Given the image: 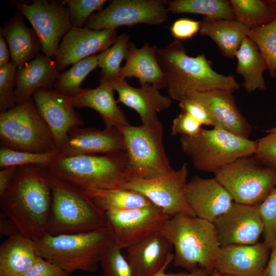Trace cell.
I'll return each instance as SVG.
<instances>
[{"mask_svg": "<svg viewBox=\"0 0 276 276\" xmlns=\"http://www.w3.org/2000/svg\"><path fill=\"white\" fill-rule=\"evenodd\" d=\"M51 204V191L36 166L17 167L7 190L0 197L2 212L20 234L35 242L48 234Z\"/></svg>", "mask_w": 276, "mask_h": 276, "instance_id": "cell-1", "label": "cell"}, {"mask_svg": "<svg viewBox=\"0 0 276 276\" xmlns=\"http://www.w3.org/2000/svg\"><path fill=\"white\" fill-rule=\"evenodd\" d=\"M157 59L165 75L168 96L180 102L193 92L215 89L234 91L240 87L234 76L215 71L204 54L189 56L181 41L159 48Z\"/></svg>", "mask_w": 276, "mask_h": 276, "instance_id": "cell-2", "label": "cell"}, {"mask_svg": "<svg viewBox=\"0 0 276 276\" xmlns=\"http://www.w3.org/2000/svg\"><path fill=\"white\" fill-rule=\"evenodd\" d=\"M160 232L174 248L175 267L188 272L202 268L212 274L220 247L213 222L178 214L170 217Z\"/></svg>", "mask_w": 276, "mask_h": 276, "instance_id": "cell-3", "label": "cell"}, {"mask_svg": "<svg viewBox=\"0 0 276 276\" xmlns=\"http://www.w3.org/2000/svg\"><path fill=\"white\" fill-rule=\"evenodd\" d=\"M38 167L52 193L48 234H78L106 227L105 212L81 189Z\"/></svg>", "mask_w": 276, "mask_h": 276, "instance_id": "cell-4", "label": "cell"}, {"mask_svg": "<svg viewBox=\"0 0 276 276\" xmlns=\"http://www.w3.org/2000/svg\"><path fill=\"white\" fill-rule=\"evenodd\" d=\"M43 168L81 190L120 188L130 179L126 151L73 156L58 155Z\"/></svg>", "mask_w": 276, "mask_h": 276, "instance_id": "cell-5", "label": "cell"}, {"mask_svg": "<svg viewBox=\"0 0 276 276\" xmlns=\"http://www.w3.org/2000/svg\"><path fill=\"white\" fill-rule=\"evenodd\" d=\"M112 242L107 227L90 232L52 236L36 242L40 257L71 273L95 272L101 257Z\"/></svg>", "mask_w": 276, "mask_h": 276, "instance_id": "cell-6", "label": "cell"}, {"mask_svg": "<svg viewBox=\"0 0 276 276\" xmlns=\"http://www.w3.org/2000/svg\"><path fill=\"white\" fill-rule=\"evenodd\" d=\"M182 152L196 169L214 174L236 160L254 154L257 142L224 129L202 128L195 136H180Z\"/></svg>", "mask_w": 276, "mask_h": 276, "instance_id": "cell-7", "label": "cell"}, {"mask_svg": "<svg viewBox=\"0 0 276 276\" xmlns=\"http://www.w3.org/2000/svg\"><path fill=\"white\" fill-rule=\"evenodd\" d=\"M119 129L124 139L130 179H151L173 169L164 147V127L159 121Z\"/></svg>", "mask_w": 276, "mask_h": 276, "instance_id": "cell-8", "label": "cell"}, {"mask_svg": "<svg viewBox=\"0 0 276 276\" xmlns=\"http://www.w3.org/2000/svg\"><path fill=\"white\" fill-rule=\"evenodd\" d=\"M0 146L39 153L57 149L32 98L0 113Z\"/></svg>", "mask_w": 276, "mask_h": 276, "instance_id": "cell-9", "label": "cell"}, {"mask_svg": "<svg viewBox=\"0 0 276 276\" xmlns=\"http://www.w3.org/2000/svg\"><path fill=\"white\" fill-rule=\"evenodd\" d=\"M240 158L215 174L234 202L261 203L276 185V169L265 166L255 157Z\"/></svg>", "mask_w": 276, "mask_h": 276, "instance_id": "cell-10", "label": "cell"}, {"mask_svg": "<svg viewBox=\"0 0 276 276\" xmlns=\"http://www.w3.org/2000/svg\"><path fill=\"white\" fill-rule=\"evenodd\" d=\"M188 172V164L184 163L179 169L159 177L130 178L121 188L140 193L170 217L178 214L195 216L185 197Z\"/></svg>", "mask_w": 276, "mask_h": 276, "instance_id": "cell-11", "label": "cell"}, {"mask_svg": "<svg viewBox=\"0 0 276 276\" xmlns=\"http://www.w3.org/2000/svg\"><path fill=\"white\" fill-rule=\"evenodd\" d=\"M65 5L62 1L46 0L16 4L18 11L31 24L42 53L53 59L62 38L72 28L70 11Z\"/></svg>", "mask_w": 276, "mask_h": 276, "instance_id": "cell-12", "label": "cell"}, {"mask_svg": "<svg viewBox=\"0 0 276 276\" xmlns=\"http://www.w3.org/2000/svg\"><path fill=\"white\" fill-rule=\"evenodd\" d=\"M169 13L166 1L114 0L92 14L84 27L102 30L139 24L159 25L168 19Z\"/></svg>", "mask_w": 276, "mask_h": 276, "instance_id": "cell-13", "label": "cell"}, {"mask_svg": "<svg viewBox=\"0 0 276 276\" xmlns=\"http://www.w3.org/2000/svg\"><path fill=\"white\" fill-rule=\"evenodd\" d=\"M105 214L112 242L122 250L159 231L170 217L153 204L136 209L109 211Z\"/></svg>", "mask_w": 276, "mask_h": 276, "instance_id": "cell-14", "label": "cell"}, {"mask_svg": "<svg viewBox=\"0 0 276 276\" xmlns=\"http://www.w3.org/2000/svg\"><path fill=\"white\" fill-rule=\"evenodd\" d=\"M259 205L234 201L230 209L213 222L220 247L257 243L264 229Z\"/></svg>", "mask_w": 276, "mask_h": 276, "instance_id": "cell-15", "label": "cell"}, {"mask_svg": "<svg viewBox=\"0 0 276 276\" xmlns=\"http://www.w3.org/2000/svg\"><path fill=\"white\" fill-rule=\"evenodd\" d=\"M32 98L49 127L57 149L72 129L84 125L74 109L71 96L54 88H41L34 93Z\"/></svg>", "mask_w": 276, "mask_h": 276, "instance_id": "cell-16", "label": "cell"}, {"mask_svg": "<svg viewBox=\"0 0 276 276\" xmlns=\"http://www.w3.org/2000/svg\"><path fill=\"white\" fill-rule=\"evenodd\" d=\"M116 29L96 30L72 27L63 36L54 59L60 72L67 66L103 52L117 38Z\"/></svg>", "mask_w": 276, "mask_h": 276, "instance_id": "cell-17", "label": "cell"}, {"mask_svg": "<svg viewBox=\"0 0 276 276\" xmlns=\"http://www.w3.org/2000/svg\"><path fill=\"white\" fill-rule=\"evenodd\" d=\"M58 150L59 156H73L120 152L126 151V146L122 132L118 128L78 127L68 132Z\"/></svg>", "mask_w": 276, "mask_h": 276, "instance_id": "cell-18", "label": "cell"}, {"mask_svg": "<svg viewBox=\"0 0 276 276\" xmlns=\"http://www.w3.org/2000/svg\"><path fill=\"white\" fill-rule=\"evenodd\" d=\"M185 197L195 216L211 222L227 212L234 202L229 193L215 177L194 176L187 183Z\"/></svg>", "mask_w": 276, "mask_h": 276, "instance_id": "cell-19", "label": "cell"}, {"mask_svg": "<svg viewBox=\"0 0 276 276\" xmlns=\"http://www.w3.org/2000/svg\"><path fill=\"white\" fill-rule=\"evenodd\" d=\"M100 82L106 83L117 92V102L135 110L142 124L159 121L157 113L169 108L172 103L170 97L162 95L159 89L149 83L135 87L130 85L126 79L117 78Z\"/></svg>", "mask_w": 276, "mask_h": 276, "instance_id": "cell-20", "label": "cell"}, {"mask_svg": "<svg viewBox=\"0 0 276 276\" xmlns=\"http://www.w3.org/2000/svg\"><path fill=\"white\" fill-rule=\"evenodd\" d=\"M233 92L226 89L193 92L186 98L195 99L206 108L212 119L213 127L248 139L251 126L238 108Z\"/></svg>", "mask_w": 276, "mask_h": 276, "instance_id": "cell-21", "label": "cell"}, {"mask_svg": "<svg viewBox=\"0 0 276 276\" xmlns=\"http://www.w3.org/2000/svg\"><path fill=\"white\" fill-rule=\"evenodd\" d=\"M270 248L263 242L220 247L215 270L221 275L262 276Z\"/></svg>", "mask_w": 276, "mask_h": 276, "instance_id": "cell-22", "label": "cell"}, {"mask_svg": "<svg viewBox=\"0 0 276 276\" xmlns=\"http://www.w3.org/2000/svg\"><path fill=\"white\" fill-rule=\"evenodd\" d=\"M172 248L170 241L159 231L127 248L125 257L134 276H150L168 261L173 260Z\"/></svg>", "mask_w": 276, "mask_h": 276, "instance_id": "cell-23", "label": "cell"}, {"mask_svg": "<svg viewBox=\"0 0 276 276\" xmlns=\"http://www.w3.org/2000/svg\"><path fill=\"white\" fill-rule=\"evenodd\" d=\"M61 72L54 60L43 53L18 67L15 74L14 98L16 105L32 98L41 88H53Z\"/></svg>", "mask_w": 276, "mask_h": 276, "instance_id": "cell-24", "label": "cell"}, {"mask_svg": "<svg viewBox=\"0 0 276 276\" xmlns=\"http://www.w3.org/2000/svg\"><path fill=\"white\" fill-rule=\"evenodd\" d=\"M159 48L145 43L140 48L129 42L125 64L121 67L119 78L134 77L140 84L149 83L160 89L166 87L165 75L157 59Z\"/></svg>", "mask_w": 276, "mask_h": 276, "instance_id": "cell-25", "label": "cell"}, {"mask_svg": "<svg viewBox=\"0 0 276 276\" xmlns=\"http://www.w3.org/2000/svg\"><path fill=\"white\" fill-rule=\"evenodd\" d=\"M114 90L106 83L100 82L95 88H82L71 96L74 107H88L98 112L105 128H120L130 125L124 112L117 104Z\"/></svg>", "mask_w": 276, "mask_h": 276, "instance_id": "cell-26", "label": "cell"}, {"mask_svg": "<svg viewBox=\"0 0 276 276\" xmlns=\"http://www.w3.org/2000/svg\"><path fill=\"white\" fill-rule=\"evenodd\" d=\"M0 32L9 46L11 61L17 67L33 60L41 51L35 32L26 26L19 11L1 27Z\"/></svg>", "mask_w": 276, "mask_h": 276, "instance_id": "cell-27", "label": "cell"}, {"mask_svg": "<svg viewBox=\"0 0 276 276\" xmlns=\"http://www.w3.org/2000/svg\"><path fill=\"white\" fill-rule=\"evenodd\" d=\"M39 257L36 242L21 234L0 245V276H23Z\"/></svg>", "mask_w": 276, "mask_h": 276, "instance_id": "cell-28", "label": "cell"}, {"mask_svg": "<svg viewBox=\"0 0 276 276\" xmlns=\"http://www.w3.org/2000/svg\"><path fill=\"white\" fill-rule=\"evenodd\" d=\"M249 30L236 20L204 17L200 21L199 33L214 41L223 56L233 59Z\"/></svg>", "mask_w": 276, "mask_h": 276, "instance_id": "cell-29", "label": "cell"}, {"mask_svg": "<svg viewBox=\"0 0 276 276\" xmlns=\"http://www.w3.org/2000/svg\"><path fill=\"white\" fill-rule=\"evenodd\" d=\"M235 57L236 72L243 79L242 86L248 93L266 89L263 74L267 70L266 63L255 43L246 37L242 42Z\"/></svg>", "mask_w": 276, "mask_h": 276, "instance_id": "cell-30", "label": "cell"}, {"mask_svg": "<svg viewBox=\"0 0 276 276\" xmlns=\"http://www.w3.org/2000/svg\"><path fill=\"white\" fill-rule=\"evenodd\" d=\"M82 190L104 212L140 209L152 204L142 194L126 189Z\"/></svg>", "mask_w": 276, "mask_h": 276, "instance_id": "cell-31", "label": "cell"}, {"mask_svg": "<svg viewBox=\"0 0 276 276\" xmlns=\"http://www.w3.org/2000/svg\"><path fill=\"white\" fill-rule=\"evenodd\" d=\"M235 20L248 29L266 25L276 18V0H230Z\"/></svg>", "mask_w": 276, "mask_h": 276, "instance_id": "cell-32", "label": "cell"}, {"mask_svg": "<svg viewBox=\"0 0 276 276\" xmlns=\"http://www.w3.org/2000/svg\"><path fill=\"white\" fill-rule=\"evenodd\" d=\"M166 4L172 14L192 13L213 19L235 20L229 1L171 0L166 1Z\"/></svg>", "mask_w": 276, "mask_h": 276, "instance_id": "cell-33", "label": "cell"}, {"mask_svg": "<svg viewBox=\"0 0 276 276\" xmlns=\"http://www.w3.org/2000/svg\"><path fill=\"white\" fill-rule=\"evenodd\" d=\"M99 54L82 59L68 70L61 72L53 88L73 96L82 88L81 85L85 77L98 66Z\"/></svg>", "mask_w": 276, "mask_h": 276, "instance_id": "cell-34", "label": "cell"}, {"mask_svg": "<svg viewBox=\"0 0 276 276\" xmlns=\"http://www.w3.org/2000/svg\"><path fill=\"white\" fill-rule=\"evenodd\" d=\"M129 42V36L122 34L111 47L99 54L98 67L101 69L100 80L119 78L121 64L128 55Z\"/></svg>", "mask_w": 276, "mask_h": 276, "instance_id": "cell-35", "label": "cell"}, {"mask_svg": "<svg viewBox=\"0 0 276 276\" xmlns=\"http://www.w3.org/2000/svg\"><path fill=\"white\" fill-rule=\"evenodd\" d=\"M247 37L258 47L272 77H276V18L263 26L249 30Z\"/></svg>", "mask_w": 276, "mask_h": 276, "instance_id": "cell-36", "label": "cell"}, {"mask_svg": "<svg viewBox=\"0 0 276 276\" xmlns=\"http://www.w3.org/2000/svg\"><path fill=\"white\" fill-rule=\"evenodd\" d=\"M58 155V149L39 153L0 147V169L8 167L26 166L46 167Z\"/></svg>", "mask_w": 276, "mask_h": 276, "instance_id": "cell-37", "label": "cell"}, {"mask_svg": "<svg viewBox=\"0 0 276 276\" xmlns=\"http://www.w3.org/2000/svg\"><path fill=\"white\" fill-rule=\"evenodd\" d=\"M100 264L104 276H134L125 256L112 242L103 254Z\"/></svg>", "mask_w": 276, "mask_h": 276, "instance_id": "cell-38", "label": "cell"}, {"mask_svg": "<svg viewBox=\"0 0 276 276\" xmlns=\"http://www.w3.org/2000/svg\"><path fill=\"white\" fill-rule=\"evenodd\" d=\"M17 66L10 61L0 67V113L14 108L15 74Z\"/></svg>", "mask_w": 276, "mask_h": 276, "instance_id": "cell-39", "label": "cell"}, {"mask_svg": "<svg viewBox=\"0 0 276 276\" xmlns=\"http://www.w3.org/2000/svg\"><path fill=\"white\" fill-rule=\"evenodd\" d=\"M67 5L70 13L72 27L82 28L95 11L102 10L106 0H66L62 1Z\"/></svg>", "mask_w": 276, "mask_h": 276, "instance_id": "cell-40", "label": "cell"}, {"mask_svg": "<svg viewBox=\"0 0 276 276\" xmlns=\"http://www.w3.org/2000/svg\"><path fill=\"white\" fill-rule=\"evenodd\" d=\"M264 242L270 248L276 238V187L259 205Z\"/></svg>", "mask_w": 276, "mask_h": 276, "instance_id": "cell-41", "label": "cell"}, {"mask_svg": "<svg viewBox=\"0 0 276 276\" xmlns=\"http://www.w3.org/2000/svg\"><path fill=\"white\" fill-rule=\"evenodd\" d=\"M256 142L255 157L263 165L276 169V132L268 133Z\"/></svg>", "mask_w": 276, "mask_h": 276, "instance_id": "cell-42", "label": "cell"}, {"mask_svg": "<svg viewBox=\"0 0 276 276\" xmlns=\"http://www.w3.org/2000/svg\"><path fill=\"white\" fill-rule=\"evenodd\" d=\"M202 125L189 114L181 111L172 122V135L194 136L202 129Z\"/></svg>", "mask_w": 276, "mask_h": 276, "instance_id": "cell-43", "label": "cell"}, {"mask_svg": "<svg viewBox=\"0 0 276 276\" xmlns=\"http://www.w3.org/2000/svg\"><path fill=\"white\" fill-rule=\"evenodd\" d=\"M179 102L181 111L190 115L202 125L211 126L213 127V122L209 111L200 102L189 97Z\"/></svg>", "mask_w": 276, "mask_h": 276, "instance_id": "cell-44", "label": "cell"}, {"mask_svg": "<svg viewBox=\"0 0 276 276\" xmlns=\"http://www.w3.org/2000/svg\"><path fill=\"white\" fill-rule=\"evenodd\" d=\"M200 29V21L188 18H181L173 22L170 28L175 39L181 41L191 38Z\"/></svg>", "mask_w": 276, "mask_h": 276, "instance_id": "cell-45", "label": "cell"}, {"mask_svg": "<svg viewBox=\"0 0 276 276\" xmlns=\"http://www.w3.org/2000/svg\"><path fill=\"white\" fill-rule=\"evenodd\" d=\"M71 274L39 256L23 276H72Z\"/></svg>", "mask_w": 276, "mask_h": 276, "instance_id": "cell-46", "label": "cell"}, {"mask_svg": "<svg viewBox=\"0 0 276 276\" xmlns=\"http://www.w3.org/2000/svg\"><path fill=\"white\" fill-rule=\"evenodd\" d=\"M0 234L7 238L20 234L14 222L3 212L0 214Z\"/></svg>", "mask_w": 276, "mask_h": 276, "instance_id": "cell-47", "label": "cell"}, {"mask_svg": "<svg viewBox=\"0 0 276 276\" xmlns=\"http://www.w3.org/2000/svg\"><path fill=\"white\" fill-rule=\"evenodd\" d=\"M17 168L16 167H8L0 169V197L7 190Z\"/></svg>", "mask_w": 276, "mask_h": 276, "instance_id": "cell-48", "label": "cell"}, {"mask_svg": "<svg viewBox=\"0 0 276 276\" xmlns=\"http://www.w3.org/2000/svg\"><path fill=\"white\" fill-rule=\"evenodd\" d=\"M173 260L168 261L164 266L157 272L150 276H210L208 272L204 269L198 268L191 272H181L178 273L166 272V270Z\"/></svg>", "mask_w": 276, "mask_h": 276, "instance_id": "cell-49", "label": "cell"}, {"mask_svg": "<svg viewBox=\"0 0 276 276\" xmlns=\"http://www.w3.org/2000/svg\"><path fill=\"white\" fill-rule=\"evenodd\" d=\"M270 249V258L262 276H276V238Z\"/></svg>", "mask_w": 276, "mask_h": 276, "instance_id": "cell-50", "label": "cell"}, {"mask_svg": "<svg viewBox=\"0 0 276 276\" xmlns=\"http://www.w3.org/2000/svg\"><path fill=\"white\" fill-rule=\"evenodd\" d=\"M7 44L5 37L0 32V67L7 64L11 61Z\"/></svg>", "mask_w": 276, "mask_h": 276, "instance_id": "cell-51", "label": "cell"}, {"mask_svg": "<svg viewBox=\"0 0 276 276\" xmlns=\"http://www.w3.org/2000/svg\"><path fill=\"white\" fill-rule=\"evenodd\" d=\"M266 132L268 133L276 132V126L272 128L268 129L266 131Z\"/></svg>", "mask_w": 276, "mask_h": 276, "instance_id": "cell-52", "label": "cell"}, {"mask_svg": "<svg viewBox=\"0 0 276 276\" xmlns=\"http://www.w3.org/2000/svg\"><path fill=\"white\" fill-rule=\"evenodd\" d=\"M220 275L221 274L217 271L215 270L211 276H220Z\"/></svg>", "mask_w": 276, "mask_h": 276, "instance_id": "cell-53", "label": "cell"}, {"mask_svg": "<svg viewBox=\"0 0 276 276\" xmlns=\"http://www.w3.org/2000/svg\"><path fill=\"white\" fill-rule=\"evenodd\" d=\"M220 276H237V275H231V274H222Z\"/></svg>", "mask_w": 276, "mask_h": 276, "instance_id": "cell-54", "label": "cell"}]
</instances>
